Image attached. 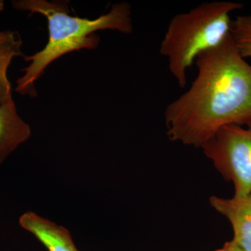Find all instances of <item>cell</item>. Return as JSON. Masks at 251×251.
<instances>
[{
    "mask_svg": "<svg viewBox=\"0 0 251 251\" xmlns=\"http://www.w3.org/2000/svg\"><path fill=\"white\" fill-rule=\"evenodd\" d=\"M230 35L243 58L251 57V15L238 16L232 21Z\"/></svg>",
    "mask_w": 251,
    "mask_h": 251,
    "instance_id": "obj_9",
    "label": "cell"
},
{
    "mask_svg": "<svg viewBox=\"0 0 251 251\" xmlns=\"http://www.w3.org/2000/svg\"><path fill=\"white\" fill-rule=\"evenodd\" d=\"M19 224L32 234L49 251H79L67 229L27 211L20 217Z\"/></svg>",
    "mask_w": 251,
    "mask_h": 251,
    "instance_id": "obj_7",
    "label": "cell"
},
{
    "mask_svg": "<svg viewBox=\"0 0 251 251\" xmlns=\"http://www.w3.org/2000/svg\"><path fill=\"white\" fill-rule=\"evenodd\" d=\"M12 6L18 11L45 16L49 29L45 47L32 55L24 56L25 61L30 64L21 70L24 74L16 81L15 89L23 96L36 97V81L54 61L73 51L96 49L100 41L96 31L110 29L126 34L133 31L131 8L125 1L112 5L108 13L95 19L71 16L66 2L15 0Z\"/></svg>",
    "mask_w": 251,
    "mask_h": 251,
    "instance_id": "obj_2",
    "label": "cell"
},
{
    "mask_svg": "<svg viewBox=\"0 0 251 251\" xmlns=\"http://www.w3.org/2000/svg\"><path fill=\"white\" fill-rule=\"evenodd\" d=\"M31 134L30 126L20 116L11 96L0 105V165Z\"/></svg>",
    "mask_w": 251,
    "mask_h": 251,
    "instance_id": "obj_6",
    "label": "cell"
},
{
    "mask_svg": "<svg viewBox=\"0 0 251 251\" xmlns=\"http://www.w3.org/2000/svg\"><path fill=\"white\" fill-rule=\"evenodd\" d=\"M23 41L16 31H0V105L12 96L7 72L13 59L23 55Z\"/></svg>",
    "mask_w": 251,
    "mask_h": 251,
    "instance_id": "obj_8",
    "label": "cell"
},
{
    "mask_svg": "<svg viewBox=\"0 0 251 251\" xmlns=\"http://www.w3.org/2000/svg\"><path fill=\"white\" fill-rule=\"evenodd\" d=\"M214 251H234L233 249H232V244H231V242H227L224 244V247L221 248V249H217V250H215Z\"/></svg>",
    "mask_w": 251,
    "mask_h": 251,
    "instance_id": "obj_10",
    "label": "cell"
},
{
    "mask_svg": "<svg viewBox=\"0 0 251 251\" xmlns=\"http://www.w3.org/2000/svg\"><path fill=\"white\" fill-rule=\"evenodd\" d=\"M231 242V244H232V249H233L234 251H243L242 250H241V249H239V248L236 247V246L234 245L233 243H232V242Z\"/></svg>",
    "mask_w": 251,
    "mask_h": 251,
    "instance_id": "obj_11",
    "label": "cell"
},
{
    "mask_svg": "<svg viewBox=\"0 0 251 251\" xmlns=\"http://www.w3.org/2000/svg\"><path fill=\"white\" fill-rule=\"evenodd\" d=\"M209 202L232 225L234 237L231 242L243 251H251V192L230 199L212 196Z\"/></svg>",
    "mask_w": 251,
    "mask_h": 251,
    "instance_id": "obj_5",
    "label": "cell"
},
{
    "mask_svg": "<svg viewBox=\"0 0 251 251\" xmlns=\"http://www.w3.org/2000/svg\"><path fill=\"white\" fill-rule=\"evenodd\" d=\"M4 1H1V0H0V12H1V11L4 10Z\"/></svg>",
    "mask_w": 251,
    "mask_h": 251,
    "instance_id": "obj_12",
    "label": "cell"
},
{
    "mask_svg": "<svg viewBox=\"0 0 251 251\" xmlns=\"http://www.w3.org/2000/svg\"><path fill=\"white\" fill-rule=\"evenodd\" d=\"M244 5L211 1L176 15L169 23L160 45V53L181 88L187 83V71L200 54L221 45L230 34V14Z\"/></svg>",
    "mask_w": 251,
    "mask_h": 251,
    "instance_id": "obj_3",
    "label": "cell"
},
{
    "mask_svg": "<svg viewBox=\"0 0 251 251\" xmlns=\"http://www.w3.org/2000/svg\"><path fill=\"white\" fill-rule=\"evenodd\" d=\"M201 148L225 179L233 184L234 197L251 192V126H225Z\"/></svg>",
    "mask_w": 251,
    "mask_h": 251,
    "instance_id": "obj_4",
    "label": "cell"
},
{
    "mask_svg": "<svg viewBox=\"0 0 251 251\" xmlns=\"http://www.w3.org/2000/svg\"><path fill=\"white\" fill-rule=\"evenodd\" d=\"M190 88L167 106L168 138L202 148L227 125L251 126V65L239 54L230 34L196 60Z\"/></svg>",
    "mask_w": 251,
    "mask_h": 251,
    "instance_id": "obj_1",
    "label": "cell"
}]
</instances>
